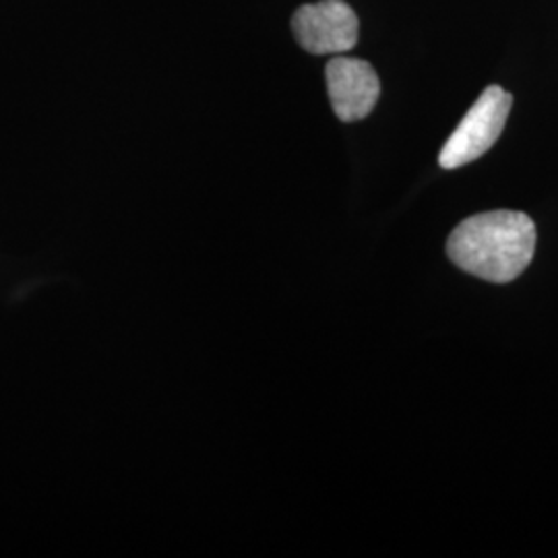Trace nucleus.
Returning a JSON list of instances; mask_svg holds the SVG:
<instances>
[{
	"instance_id": "f257e3e1",
	"label": "nucleus",
	"mask_w": 558,
	"mask_h": 558,
	"mask_svg": "<svg viewBox=\"0 0 558 558\" xmlns=\"http://www.w3.org/2000/svg\"><path fill=\"white\" fill-rule=\"evenodd\" d=\"M536 226L521 211H486L461 221L447 240V255L470 276L509 283L534 259Z\"/></svg>"
},
{
	"instance_id": "f03ea898",
	"label": "nucleus",
	"mask_w": 558,
	"mask_h": 558,
	"mask_svg": "<svg viewBox=\"0 0 558 558\" xmlns=\"http://www.w3.org/2000/svg\"><path fill=\"white\" fill-rule=\"evenodd\" d=\"M513 96L499 85H488L468 114L459 122L453 135L442 145L439 163L445 170H456L482 158L500 137Z\"/></svg>"
},
{
	"instance_id": "7ed1b4c3",
	"label": "nucleus",
	"mask_w": 558,
	"mask_h": 558,
	"mask_svg": "<svg viewBox=\"0 0 558 558\" xmlns=\"http://www.w3.org/2000/svg\"><path fill=\"white\" fill-rule=\"evenodd\" d=\"M359 15L345 0L302 4L292 17V32L311 54H343L359 44Z\"/></svg>"
},
{
	"instance_id": "20e7f679",
	"label": "nucleus",
	"mask_w": 558,
	"mask_h": 558,
	"mask_svg": "<svg viewBox=\"0 0 558 558\" xmlns=\"http://www.w3.org/2000/svg\"><path fill=\"white\" fill-rule=\"evenodd\" d=\"M327 92L333 112L341 122L366 119L380 96V81L371 62L350 57H336L325 69Z\"/></svg>"
}]
</instances>
